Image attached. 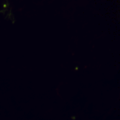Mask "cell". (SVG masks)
<instances>
[]
</instances>
